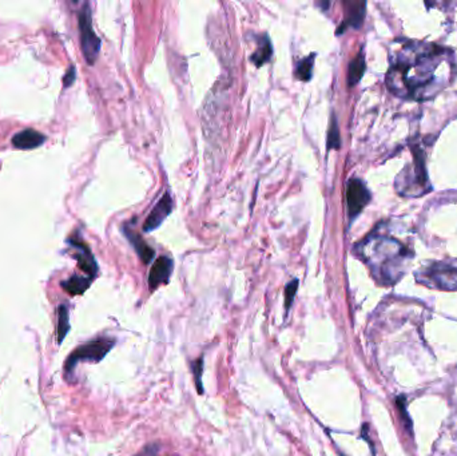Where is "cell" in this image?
Instances as JSON below:
<instances>
[{
  "instance_id": "cell-8",
  "label": "cell",
  "mask_w": 457,
  "mask_h": 456,
  "mask_svg": "<svg viewBox=\"0 0 457 456\" xmlns=\"http://www.w3.org/2000/svg\"><path fill=\"white\" fill-rule=\"evenodd\" d=\"M173 210V199L169 193H165L163 197L159 199L154 209L150 212L149 217L143 222V230L151 232L159 228V225L165 221V219L171 213Z\"/></svg>"
},
{
  "instance_id": "cell-16",
  "label": "cell",
  "mask_w": 457,
  "mask_h": 456,
  "mask_svg": "<svg viewBox=\"0 0 457 456\" xmlns=\"http://www.w3.org/2000/svg\"><path fill=\"white\" fill-rule=\"evenodd\" d=\"M366 70V64H365V55L361 51L355 60L351 62L349 64V70H348V84L351 87H353L355 84H357L358 82L362 78L364 73Z\"/></svg>"
},
{
  "instance_id": "cell-15",
  "label": "cell",
  "mask_w": 457,
  "mask_h": 456,
  "mask_svg": "<svg viewBox=\"0 0 457 456\" xmlns=\"http://www.w3.org/2000/svg\"><path fill=\"white\" fill-rule=\"evenodd\" d=\"M273 55V46L272 42L268 38V35H263L262 39L259 40V47L254 51V54L252 55L250 60L257 66L261 67L263 66L266 62H269Z\"/></svg>"
},
{
  "instance_id": "cell-2",
  "label": "cell",
  "mask_w": 457,
  "mask_h": 456,
  "mask_svg": "<svg viewBox=\"0 0 457 456\" xmlns=\"http://www.w3.org/2000/svg\"><path fill=\"white\" fill-rule=\"evenodd\" d=\"M356 252L382 285H393L402 277L415 252L398 237L377 229L356 245Z\"/></svg>"
},
{
  "instance_id": "cell-10",
  "label": "cell",
  "mask_w": 457,
  "mask_h": 456,
  "mask_svg": "<svg viewBox=\"0 0 457 456\" xmlns=\"http://www.w3.org/2000/svg\"><path fill=\"white\" fill-rule=\"evenodd\" d=\"M346 18L341 27L338 28L337 34H342L346 28H360L364 18H365V11H366V3L365 1H353V3H346Z\"/></svg>"
},
{
  "instance_id": "cell-17",
  "label": "cell",
  "mask_w": 457,
  "mask_h": 456,
  "mask_svg": "<svg viewBox=\"0 0 457 456\" xmlns=\"http://www.w3.org/2000/svg\"><path fill=\"white\" fill-rule=\"evenodd\" d=\"M315 60H316V53H312L309 57L299 60L297 69H296V78L297 80H304V82L312 80Z\"/></svg>"
},
{
  "instance_id": "cell-1",
  "label": "cell",
  "mask_w": 457,
  "mask_h": 456,
  "mask_svg": "<svg viewBox=\"0 0 457 456\" xmlns=\"http://www.w3.org/2000/svg\"><path fill=\"white\" fill-rule=\"evenodd\" d=\"M391 53V67L385 83L388 90L402 100H433L455 77L451 48L436 43L401 39Z\"/></svg>"
},
{
  "instance_id": "cell-11",
  "label": "cell",
  "mask_w": 457,
  "mask_h": 456,
  "mask_svg": "<svg viewBox=\"0 0 457 456\" xmlns=\"http://www.w3.org/2000/svg\"><path fill=\"white\" fill-rule=\"evenodd\" d=\"M44 140L46 137L39 131L34 129H26L14 136L12 145L20 150H32L39 147L41 143H44Z\"/></svg>"
},
{
  "instance_id": "cell-3",
  "label": "cell",
  "mask_w": 457,
  "mask_h": 456,
  "mask_svg": "<svg viewBox=\"0 0 457 456\" xmlns=\"http://www.w3.org/2000/svg\"><path fill=\"white\" fill-rule=\"evenodd\" d=\"M411 152L413 159L411 163L405 165L401 173L396 177L395 188L400 196L404 197H420L431 190V183L425 166V153L420 145H412Z\"/></svg>"
},
{
  "instance_id": "cell-22",
  "label": "cell",
  "mask_w": 457,
  "mask_h": 456,
  "mask_svg": "<svg viewBox=\"0 0 457 456\" xmlns=\"http://www.w3.org/2000/svg\"><path fill=\"white\" fill-rule=\"evenodd\" d=\"M75 73H77L75 67H74V66H71V67L68 69V71L66 73V75H64V80H63V83H64V86H66V87H70V86L74 83V80H75Z\"/></svg>"
},
{
  "instance_id": "cell-19",
  "label": "cell",
  "mask_w": 457,
  "mask_h": 456,
  "mask_svg": "<svg viewBox=\"0 0 457 456\" xmlns=\"http://www.w3.org/2000/svg\"><path fill=\"white\" fill-rule=\"evenodd\" d=\"M339 130H338L337 119L333 116L332 117V122H330V127H329V133H328V149H339L341 146V140H339Z\"/></svg>"
},
{
  "instance_id": "cell-21",
  "label": "cell",
  "mask_w": 457,
  "mask_h": 456,
  "mask_svg": "<svg viewBox=\"0 0 457 456\" xmlns=\"http://www.w3.org/2000/svg\"><path fill=\"white\" fill-rule=\"evenodd\" d=\"M192 368H193V375H194V380H196V387H197V391L198 394H203V385H202V372H203V357H199L197 358L193 364H192Z\"/></svg>"
},
{
  "instance_id": "cell-14",
  "label": "cell",
  "mask_w": 457,
  "mask_h": 456,
  "mask_svg": "<svg viewBox=\"0 0 457 456\" xmlns=\"http://www.w3.org/2000/svg\"><path fill=\"white\" fill-rule=\"evenodd\" d=\"M91 280L93 278L73 276V277H70L68 280H66V281L62 282V288L67 293H70L73 296H78V295L84 293L88 289V286L91 285Z\"/></svg>"
},
{
  "instance_id": "cell-7",
  "label": "cell",
  "mask_w": 457,
  "mask_h": 456,
  "mask_svg": "<svg viewBox=\"0 0 457 456\" xmlns=\"http://www.w3.org/2000/svg\"><path fill=\"white\" fill-rule=\"evenodd\" d=\"M371 193L361 179H353L348 182L346 188V203L348 215L351 219L357 217L362 209L369 203Z\"/></svg>"
},
{
  "instance_id": "cell-4",
  "label": "cell",
  "mask_w": 457,
  "mask_h": 456,
  "mask_svg": "<svg viewBox=\"0 0 457 456\" xmlns=\"http://www.w3.org/2000/svg\"><path fill=\"white\" fill-rule=\"evenodd\" d=\"M418 282L438 291H457V259L429 261L415 273Z\"/></svg>"
},
{
  "instance_id": "cell-13",
  "label": "cell",
  "mask_w": 457,
  "mask_h": 456,
  "mask_svg": "<svg viewBox=\"0 0 457 456\" xmlns=\"http://www.w3.org/2000/svg\"><path fill=\"white\" fill-rule=\"evenodd\" d=\"M124 233H126V237L130 239V242L136 248L137 253L140 255V259L144 264H149L153 259V257H154V250L151 248H149L147 244L137 233H134V232H131L129 229H124Z\"/></svg>"
},
{
  "instance_id": "cell-5",
  "label": "cell",
  "mask_w": 457,
  "mask_h": 456,
  "mask_svg": "<svg viewBox=\"0 0 457 456\" xmlns=\"http://www.w3.org/2000/svg\"><path fill=\"white\" fill-rule=\"evenodd\" d=\"M114 344H115L114 338H100L86 343L84 345H80V348H77L67 358L64 364L66 374L68 375L70 372H73L80 361L98 363L111 351Z\"/></svg>"
},
{
  "instance_id": "cell-12",
  "label": "cell",
  "mask_w": 457,
  "mask_h": 456,
  "mask_svg": "<svg viewBox=\"0 0 457 456\" xmlns=\"http://www.w3.org/2000/svg\"><path fill=\"white\" fill-rule=\"evenodd\" d=\"M71 244L80 250L77 255V259L80 262V269L84 271L88 275V277H95L98 273V266H97V262L94 259V256L91 255V252L87 249L86 245H83L82 242H78L75 239H73Z\"/></svg>"
},
{
  "instance_id": "cell-9",
  "label": "cell",
  "mask_w": 457,
  "mask_h": 456,
  "mask_svg": "<svg viewBox=\"0 0 457 456\" xmlns=\"http://www.w3.org/2000/svg\"><path fill=\"white\" fill-rule=\"evenodd\" d=\"M173 272V259L169 257L157 258L150 275H149V286L151 291L157 289L160 284H165L169 281V277Z\"/></svg>"
},
{
  "instance_id": "cell-20",
  "label": "cell",
  "mask_w": 457,
  "mask_h": 456,
  "mask_svg": "<svg viewBox=\"0 0 457 456\" xmlns=\"http://www.w3.org/2000/svg\"><path fill=\"white\" fill-rule=\"evenodd\" d=\"M297 289H299V280L297 278L292 280L285 288V311L286 312H289V309H290V307L295 301Z\"/></svg>"
},
{
  "instance_id": "cell-6",
  "label": "cell",
  "mask_w": 457,
  "mask_h": 456,
  "mask_svg": "<svg viewBox=\"0 0 457 456\" xmlns=\"http://www.w3.org/2000/svg\"><path fill=\"white\" fill-rule=\"evenodd\" d=\"M80 43L83 57L88 64H94L98 60L100 51V39L93 28L91 10L88 4H84L80 12Z\"/></svg>"
},
{
  "instance_id": "cell-18",
  "label": "cell",
  "mask_w": 457,
  "mask_h": 456,
  "mask_svg": "<svg viewBox=\"0 0 457 456\" xmlns=\"http://www.w3.org/2000/svg\"><path fill=\"white\" fill-rule=\"evenodd\" d=\"M57 331H58L57 332L58 344H62L70 331V316H68V309L66 305H60L59 309H58V329Z\"/></svg>"
}]
</instances>
